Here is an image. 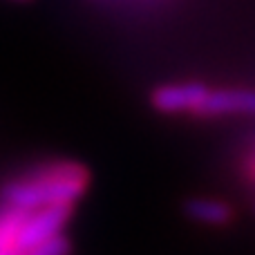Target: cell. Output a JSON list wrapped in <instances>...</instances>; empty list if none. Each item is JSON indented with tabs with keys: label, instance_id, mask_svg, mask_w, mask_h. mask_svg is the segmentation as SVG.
Instances as JSON below:
<instances>
[{
	"label": "cell",
	"instance_id": "5",
	"mask_svg": "<svg viewBox=\"0 0 255 255\" xmlns=\"http://www.w3.org/2000/svg\"><path fill=\"white\" fill-rule=\"evenodd\" d=\"M72 253V244L65 235H58L54 240L38 244V247L31 249H0V255H70Z\"/></svg>",
	"mask_w": 255,
	"mask_h": 255
},
{
	"label": "cell",
	"instance_id": "6",
	"mask_svg": "<svg viewBox=\"0 0 255 255\" xmlns=\"http://www.w3.org/2000/svg\"><path fill=\"white\" fill-rule=\"evenodd\" d=\"M247 175L251 177V179L255 181V152L251 154V159L247 161Z\"/></svg>",
	"mask_w": 255,
	"mask_h": 255
},
{
	"label": "cell",
	"instance_id": "1",
	"mask_svg": "<svg viewBox=\"0 0 255 255\" xmlns=\"http://www.w3.org/2000/svg\"><path fill=\"white\" fill-rule=\"evenodd\" d=\"M92 175L79 161H47L9 179L0 190L2 204L22 211L45 206H76L88 193Z\"/></svg>",
	"mask_w": 255,
	"mask_h": 255
},
{
	"label": "cell",
	"instance_id": "3",
	"mask_svg": "<svg viewBox=\"0 0 255 255\" xmlns=\"http://www.w3.org/2000/svg\"><path fill=\"white\" fill-rule=\"evenodd\" d=\"M206 90L208 88L199 81L163 83L150 92V106L159 115H193Z\"/></svg>",
	"mask_w": 255,
	"mask_h": 255
},
{
	"label": "cell",
	"instance_id": "7",
	"mask_svg": "<svg viewBox=\"0 0 255 255\" xmlns=\"http://www.w3.org/2000/svg\"><path fill=\"white\" fill-rule=\"evenodd\" d=\"M11 2H29V0H11Z\"/></svg>",
	"mask_w": 255,
	"mask_h": 255
},
{
	"label": "cell",
	"instance_id": "2",
	"mask_svg": "<svg viewBox=\"0 0 255 255\" xmlns=\"http://www.w3.org/2000/svg\"><path fill=\"white\" fill-rule=\"evenodd\" d=\"M193 117H255V90L244 88H220L204 92Z\"/></svg>",
	"mask_w": 255,
	"mask_h": 255
},
{
	"label": "cell",
	"instance_id": "4",
	"mask_svg": "<svg viewBox=\"0 0 255 255\" xmlns=\"http://www.w3.org/2000/svg\"><path fill=\"white\" fill-rule=\"evenodd\" d=\"M188 220L206 226H226L233 222V206L217 197H190L184 202Z\"/></svg>",
	"mask_w": 255,
	"mask_h": 255
}]
</instances>
